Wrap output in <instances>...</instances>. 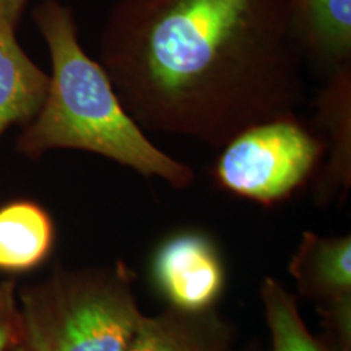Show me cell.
I'll return each instance as SVG.
<instances>
[{
    "label": "cell",
    "mask_w": 351,
    "mask_h": 351,
    "mask_svg": "<svg viewBox=\"0 0 351 351\" xmlns=\"http://www.w3.org/2000/svg\"><path fill=\"white\" fill-rule=\"evenodd\" d=\"M28 351H125L143 319L125 263L54 270L16 293Z\"/></svg>",
    "instance_id": "3"
},
{
    "label": "cell",
    "mask_w": 351,
    "mask_h": 351,
    "mask_svg": "<svg viewBox=\"0 0 351 351\" xmlns=\"http://www.w3.org/2000/svg\"><path fill=\"white\" fill-rule=\"evenodd\" d=\"M10 351H28V350H26L25 348V346L23 345H20V343H16L15 346H13V348L10 350Z\"/></svg>",
    "instance_id": "15"
},
{
    "label": "cell",
    "mask_w": 351,
    "mask_h": 351,
    "mask_svg": "<svg viewBox=\"0 0 351 351\" xmlns=\"http://www.w3.org/2000/svg\"><path fill=\"white\" fill-rule=\"evenodd\" d=\"M213 178L232 195L275 205L287 200L317 168L326 138L293 116L251 125L219 148Z\"/></svg>",
    "instance_id": "4"
},
{
    "label": "cell",
    "mask_w": 351,
    "mask_h": 351,
    "mask_svg": "<svg viewBox=\"0 0 351 351\" xmlns=\"http://www.w3.org/2000/svg\"><path fill=\"white\" fill-rule=\"evenodd\" d=\"M298 293L317 306L351 300V238L306 231L289 261Z\"/></svg>",
    "instance_id": "7"
},
{
    "label": "cell",
    "mask_w": 351,
    "mask_h": 351,
    "mask_svg": "<svg viewBox=\"0 0 351 351\" xmlns=\"http://www.w3.org/2000/svg\"><path fill=\"white\" fill-rule=\"evenodd\" d=\"M150 274L168 307L194 313L213 309L226 285L218 245L207 234L195 231L178 232L158 245Z\"/></svg>",
    "instance_id": "5"
},
{
    "label": "cell",
    "mask_w": 351,
    "mask_h": 351,
    "mask_svg": "<svg viewBox=\"0 0 351 351\" xmlns=\"http://www.w3.org/2000/svg\"><path fill=\"white\" fill-rule=\"evenodd\" d=\"M271 351H339L311 333L301 317L296 298L274 276H265L261 287Z\"/></svg>",
    "instance_id": "12"
},
{
    "label": "cell",
    "mask_w": 351,
    "mask_h": 351,
    "mask_svg": "<svg viewBox=\"0 0 351 351\" xmlns=\"http://www.w3.org/2000/svg\"><path fill=\"white\" fill-rule=\"evenodd\" d=\"M20 343V313L16 282L13 278L0 283V351L12 350Z\"/></svg>",
    "instance_id": "13"
},
{
    "label": "cell",
    "mask_w": 351,
    "mask_h": 351,
    "mask_svg": "<svg viewBox=\"0 0 351 351\" xmlns=\"http://www.w3.org/2000/svg\"><path fill=\"white\" fill-rule=\"evenodd\" d=\"M234 328L217 311L168 307L143 315L125 351H234Z\"/></svg>",
    "instance_id": "6"
},
{
    "label": "cell",
    "mask_w": 351,
    "mask_h": 351,
    "mask_svg": "<svg viewBox=\"0 0 351 351\" xmlns=\"http://www.w3.org/2000/svg\"><path fill=\"white\" fill-rule=\"evenodd\" d=\"M54 244V221L36 202L12 200L0 207V271L15 275L38 269Z\"/></svg>",
    "instance_id": "11"
},
{
    "label": "cell",
    "mask_w": 351,
    "mask_h": 351,
    "mask_svg": "<svg viewBox=\"0 0 351 351\" xmlns=\"http://www.w3.org/2000/svg\"><path fill=\"white\" fill-rule=\"evenodd\" d=\"M304 59L333 70L351 64V0H287Z\"/></svg>",
    "instance_id": "8"
},
{
    "label": "cell",
    "mask_w": 351,
    "mask_h": 351,
    "mask_svg": "<svg viewBox=\"0 0 351 351\" xmlns=\"http://www.w3.org/2000/svg\"><path fill=\"white\" fill-rule=\"evenodd\" d=\"M29 2L32 0H0V16L19 29Z\"/></svg>",
    "instance_id": "14"
},
{
    "label": "cell",
    "mask_w": 351,
    "mask_h": 351,
    "mask_svg": "<svg viewBox=\"0 0 351 351\" xmlns=\"http://www.w3.org/2000/svg\"><path fill=\"white\" fill-rule=\"evenodd\" d=\"M304 60L287 0H114L99 33L98 62L134 121L217 150L296 114Z\"/></svg>",
    "instance_id": "1"
},
{
    "label": "cell",
    "mask_w": 351,
    "mask_h": 351,
    "mask_svg": "<svg viewBox=\"0 0 351 351\" xmlns=\"http://www.w3.org/2000/svg\"><path fill=\"white\" fill-rule=\"evenodd\" d=\"M317 121L326 132L330 161L317 186V200H332L350 187L351 173V64L330 70L317 96Z\"/></svg>",
    "instance_id": "10"
},
{
    "label": "cell",
    "mask_w": 351,
    "mask_h": 351,
    "mask_svg": "<svg viewBox=\"0 0 351 351\" xmlns=\"http://www.w3.org/2000/svg\"><path fill=\"white\" fill-rule=\"evenodd\" d=\"M16 32L0 16V137L36 117L49 86V75L26 54Z\"/></svg>",
    "instance_id": "9"
},
{
    "label": "cell",
    "mask_w": 351,
    "mask_h": 351,
    "mask_svg": "<svg viewBox=\"0 0 351 351\" xmlns=\"http://www.w3.org/2000/svg\"><path fill=\"white\" fill-rule=\"evenodd\" d=\"M32 16L49 51L51 75L43 106L21 130L16 150L32 160L52 150L95 153L174 189L191 186L194 169L147 137L103 65L83 49L72 8L60 0H41Z\"/></svg>",
    "instance_id": "2"
}]
</instances>
